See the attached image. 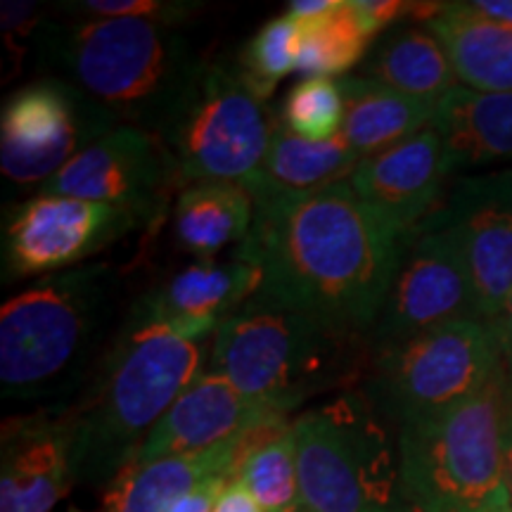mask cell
<instances>
[{
	"label": "cell",
	"mask_w": 512,
	"mask_h": 512,
	"mask_svg": "<svg viewBox=\"0 0 512 512\" xmlns=\"http://www.w3.org/2000/svg\"><path fill=\"white\" fill-rule=\"evenodd\" d=\"M370 363L373 349L363 332L249 299L216 330L207 370L290 415L313 396L354 389Z\"/></svg>",
	"instance_id": "3"
},
{
	"label": "cell",
	"mask_w": 512,
	"mask_h": 512,
	"mask_svg": "<svg viewBox=\"0 0 512 512\" xmlns=\"http://www.w3.org/2000/svg\"><path fill=\"white\" fill-rule=\"evenodd\" d=\"M117 126L121 121L107 107L50 74L5 98L0 169L12 183L43 185Z\"/></svg>",
	"instance_id": "10"
},
{
	"label": "cell",
	"mask_w": 512,
	"mask_h": 512,
	"mask_svg": "<svg viewBox=\"0 0 512 512\" xmlns=\"http://www.w3.org/2000/svg\"><path fill=\"white\" fill-rule=\"evenodd\" d=\"M508 380L399 427L401 486L413 512H489L510 503L503 475Z\"/></svg>",
	"instance_id": "6"
},
{
	"label": "cell",
	"mask_w": 512,
	"mask_h": 512,
	"mask_svg": "<svg viewBox=\"0 0 512 512\" xmlns=\"http://www.w3.org/2000/svg\"><path fill=\"white\" fill-rule=\"evenodd\" d=\"M292 430L306 512H413L401 486L399 446L366 392L337 394L299 415Z\"/></svg>",
	"instance_id": "7"
},
{
	"label": "cell",
	"mask_w": 512,
	"mask_h": 512,
	"mask_svg": "<svg viewBox=\"0 0 512 512\" xmlns=\"http://www.w3.org/2000/svg\"><path fill=\"white\" fill-rule=\"evenodd\" d=\"M342 138L363 159L387 150L432 124L434 102L408 98L366 76H342Z\"/></svg>",
	"instance_id": "24"
},
{
	"label": "cell",
	"mask_w": 512,
	"mask_h": 512,
	"mask_svg": "<svg viewBox=\"0 0 512 512\" xmlns=\"http://www.w3.org/2000/svg\"><path fill=\"white\" fill-rule=\"evenodd\" d=\"M425 223L456 242L479 316L496 320L512 294V166L460 178Z\"/></svg>",
	"instance_id": "14"
},
{
	"label": "cell",
	"mask_w": 512,
	"mask_h": 512,
	"mask_svg": "<svg viewBox=\"0 0 512 512\" xmlns=\"http://www.w3.org/2000/svg\"><path fill=\"white\" fill-rule=\"evenodd\" d=\"M501 446H503V475H505V486H508L510 503H512V396H510V392H508V403H505V415H503Z\"/></svg>",
	"instance_id": "36"
},
{
	"label": "cell",
	"mask_w": 512,
	"mask_h": 512,
	"mask_svg": "<svg viewBox=\"0 0 512 512\" xmlns=\"http://www.w3.org/2000/svg\"><path fill=\"white\" fill-rule=\"evenodd\" d=\"M489 512H512V503H505V505H501V508H494Z\"/></svg>",
	"instance_id": "38"
},
{
	"label": "cell",
	"mask_w": 512,
	"mask_h": 512,
	"mask_svg": "<svg viewBox=\"0 0 512 512\" xmlns=\"http://www.w3.org/2000/svg\"><path fill=\"white\" fill-rule=\"evenodd\" d=\"M465 318L482 316L463 256L444 230L422 223L406 242L394 283L368 332L370 349L392 347Z\"/></svg>",
	"instance_id": "13"
},
{
	"label": "cell",
	"mask_w": 512,
	"mask_h": 512,
	"mask_svg": "<svg viewBox=\"0 0 512 512\" xmlns=\"http://www.w3.org/2000/svg\"><path fill=\"white\" fill-rule=\"evenodd\" d=\"M259 268L233 254V259H200L150 287L131 309L159 320H207L223 323L261 290Z\"/></svg>",
	"instance_id": "19"
},
{
	"label": "cell",
	"mask_w": 512,
	"mask_h": 512,
	"mask_svg": "<svg viewBox=\"0 0 512 512\" xmlns=\"http://www.w3.org/2000/svg\"><path fill=\"white\" fill-rule=\"evenodd\" d=\"M235 479L266 512H306L299 491L297 439L292 425L256 441L242 456Z\"/></svg>",
	"instance_id": "26"
},
{
	"label": "cell",
	"mask_w": 512,
	"mask_h": 512,
	"mask_svg": "<svg viewBox=\"0 0 512 512\" xmlns=\"http://www.w3.org/2000/svg\"><path fill=\"white\" fill-rule=\"evenodd\" d=\"M370 38L363 29L354 0H339L328 17L302 27L299 67L306 79H330L366 62Z\"/></svg>",
	"instance_id": "27"
},
{
	"label": "cell",
	"mask_w": 512,
	"mask_h": 512,
	"mask_svg": "<svg viewBox=\"0 0 512 512\" xmlns=\"http://www.w3.org/2000/svg\"><path fill=\"white\" fill-rule=\"evenodd\" d=\"M138 228L143 221L126 209L38 192L5 211L3 280L72 271Z\"/></svg>",
	"instance_id": "12"
},
{
	"label": "cell",
	"mask_w": 512,
	"mask_h": 512,
	"mask_svg": "<svg viewBox=\"0 0 512 512\" xmlns=\"http://www.w3.org/2000/svg\"><path fill=\"white\" fill-rule=\"evenodd\" d=\"M0 17H3V36L5 46H8V53L12 55V67H15V74L19 72V64H22V53L24 46L29 43L31 36L38 34L41 24V5L36 3H17V0H5L3 10H0Z\"/></svg>",
	"instance_id": "31"
},
{
	"label": "cell",
	"mask_w": 512,
	"mask_h": 512,
	"mask_svg": "<svg viewBox=\"0 0 512 512\" xmlns=\"http://www.w3.org/2000/svg\"><path fill=\"white\" fill-rule=\"evenodd\" d=\"M245 188L254 221L235 256L264 275L254 302L368 335L411 235L389 228L349 181L292 192L252 178Z\"/></svg>",
	"instance_id": "1"
},
{
	"label": "cell",
	"mask_w": 512,
	"mask_h": 512,
	"mask_svg": "<svg viewBox=\"0 0 512 512\" xmlns=\"http://www.w3.org/2000/svg\"><path fill=\"white\" fill-rule=\"evenodd\" d=\"M60 8L67 15L147 19V22L176 29L178 24L197 15L200 3H185V0H76V3H62Z\"/></svg>",
	"instance_id": "30"
},
{
	"label": "cell",
	"mask_w": 512,
	"mask_h": 512,
	"mask_svg": "<svg viewBox=\"0 0 512 512\" xmlns=\"http://www.w3.org/2000/svg\"><path fill=\"white\" fill-rule=\"evenodd\" d=\"M292 422L271 425L242 437H235L223 444L207 448V451L185 453V456H169L152 460V463H136L131 460L124 470L110 482L105 494L107 512H169L178 498L200 486L216 475H230L238 470L240 460L256 441L266 434L285 430Z\"/></svg>",
	"instance_id": "18"
},
{
	"label": "cell",
	"mask_w": 512,
	"mask_h": 512,
	"mask_svg": "<svg viewBox=\"0 0 512 512\" xmlns=\"http://www.w3.org/2000/svg\"><path fill=\"white\" fill-rule=\"evenodd\" d=\"M183 188L162 138L140 126L121 124L43 183L41 192L112 204L136 214L145 228H157Z\"/></svg>",
	"instance_id": "11"
},
{
	"label": "cell",
	"mask_w": 512,
	"mask_h": 512,
	"mask_svg": "<svg viewBox=\"0 0 512 512\" xmlns=\"http://www.w3.org/2000/svg\"><path fill=\"white\" fill-rule=\"evenodd\" d=\"M337 5L339 0H297V3H287L285 15H290L299 27H309V24L335 12Z\"/></svg>",
	"instance_id": "34"
},
{
	"label": "cell",
	"mask_w": 512,
	"mask_h": 512,
	"mask_svg": "<svg viewBox=\"0 0 512 512\" xmlns=\"http://www.w3.org/2000/svg\"><path fill=\"white\" fill-rule=\"evenodd\" d=\"M254 197L245 185L202 181L178 192L171 233L181 252L214 259L230 245H242L252 230Z\"/></svg>",
	"instance_id": "22"
},
{
	"label": "cell",
	"mask_w": 512,
	"mask_h": 512,
	"mask_svg": "<svg viewBox=\"0 0 512 512\" xmlns=\"http://www.w3.org/2000/svg\"><path fill=\"white\" fill-rule=\"evenodd\" d=\"M43 64L107 107L121 124L157 133L200 69L188 38L164 24L128 17H86L43 24L36 34Z\"/></svg>",
	"instance_id": "4"
},
{
	"label": "cell",
	"mask_w": 512,
	"mask_h": 512,
	"mask_svg": "<svg viewBox=\"0 0 512 512\" xmlns=\"http://www.w3.org/2000/svg\"><path fill=\"white\" fill-rule=\"evenodd\" d=\"M214 512H266V510L261 508L259 501H256L245 486L233 477L226 489H223L219 501H216Z\"/></svg>",
	"instance_id": "33"
},
{
	"label": "cell",
	"mask_w": 512,
	"mask_h": 512,
	"mask_svg": "<svg viewBox=\"0 0 512 512\" xmlns=\"http://www.w3.org/2000/svg\"><path fill=\"white\" fill-rule=\"evenodd\" d=\"M451 174L512 162V93L458 86L434 107L430 124Z\"/></svg>",
	"instance_id": "20"
},
{
	"label": "cell",
	"mask_w": 512,
	"mask_h": 512,
	"mask_svg": "<svg viewBox=\"0 0 512 512\" xmlns=\"http://www.w3.org/2000/svg\"><path fill=\"white\" fill-rule=\"evenodd\" d=\"M72 512H83V510H72Z\"/></svg>",
	"instance_id": "39"
},
{
	"label": "cell",
	"mask_w": 512,
	"mask_h": 512,
	"mask_svg": "<svg viewBox=\"0 0 512 512\" xmlns=\"http://www.w3.org/2000/svg\"><path fill=\"white\" fill-rule=\"evenodd\" d=\"M302 27L290 15L266 22L240 50L235 69L254 95L268 100L280 81L299 67Z\"/></svg>",
	"instance_id": "28"
},
{
	"label": "cell",
	"mask_w": 512,
	"mask_h": 512,
	"mask_svg": "<svg viewBox=\"0 0 512 512\" xmlns=\"http://www.w3.org/2000/svg\"><path fill=\"white\" fill-rule=\"evenodd\" d=\"M503 375L496 323L465 318L373 351L366 394L401 427L470 399Z\"/></svg>",
	"instance_id": "9"
},
{
	"label": "cell",
	"mask_w": 512,
	"mask_h": 512,
	"mask_svg": "<svg viewBox=\"0 0 512 512\" xmlns=\"http://www.w3.org/2000/svg\"><path fill=\"white\" fill-rule=\"evenodd\" d=\"M494 323H496V330H498V339H501L505 380H508V392L512 396V294H510L508 304L503 306L501 316H498Z\"/></svg>",
	"instance_id": "35"
},
{
	"label": "cell",
	"mask_w": 512,
	"mask_h": 512,
	"mask_svg": "<svg viewBox=\"0 0 512 512\" xmlns=\"http://www.w3.org/2000/svg\"><path fill=\"white\" fill-rule=\"evenodd\" d=\"M219 323L159 320L128 309L119 335L74 406L76 482H105L138 456L147 434L209 366Z\"/></svg>",
	"instance_id": "2"
},
{
	"label": "cell",
	"mask_w": 512,
	"mask_h": 512,
	"mask_svg": "<svg viewBox=\"0 0 512 512\" xmlns=\"http://www.w3.org/2000/svg\"><path fill=\"white\" fill-rule=\"evenodd\" d=\"M280 121L306 140L337 138L344 124V98L332 79H304L287 93Z\"/></svg>",
	"instance_id": "29"
},
{
	"label": "cell",
	"mask_w": 512,
	"mask_h": 512,
	"mask_svg": "<svg viewBox=\"0 0 512 512\" xmlns=\"http://www.w3.org/2000/svg\"><path fill=\"white\" fill-rule=\"evenodd\" d=\"M470 5L482 12V15H489L494 19H501L505 24H512V0H475V3Z\"/></svg>",
	"instance_id": "37"
},
{
	"label": "cell",
	"mask_w": 512,
	"mask_h": 512,
	"mask_svg": "<svg viewBox=\"0 0 512 512\" xmlns=\"http://www.w3.org/2000/svg\"><path fill=\"white\" fill-rule=\"evenodd\" d=\"M358 74L434 105L458 86L451 60L427 24H399L384 31Z\"/></svg>",
	"instance_id": "23"
},
{
	"label": "cell",
	"mask_w": 512,
	"mask_h": 512,
	"mask_svg": "<svg viewBox=\"0 0 512 512\" xmlns=\"http://www.w3.org/2000/svg\"><path fill=\"white\" fill-rule=\"evenodd\" d=\"M287 415L249 399L223 375L204 373L178 396L140 446L136 463L207 451L242 434L283 425Z\"/></svg>",
	"instance_id": "16"
},
{
	"label": "cell",
	"mask_w": 512,
	"mask_h": 512,
	"mask_svg": "<svg viewBox=\"0 0 512 512\" xmlns=\"http://www.w3.org/2000/svg\"><path fill=\"white\" fill-rule=\"evenodd\" d=\"M280 117L245 86L235 64L202 60L157 136L171 152L183 185H245L259 174Z\"/></svg>",
	"instance_id": "8"
},
{
	"label": "cell",
	"mask_w": 512,
	"mask_h": 512,
	"mask_svg": "<svg viewBox=\"0 0 512 512\" xmlns=\"http://www.w3.org/2000/svg\"><path fill=\"white\" fill-rule=\"evenodd\" d=\"M427 29L444 46L458 83L512 93V24L482 15L470 3H444Z\"/></svg>",
	"instance_id": "21"
},
{
	"label": "cell",
	"mask_w": 512,
	"mask_h": 512,
	"mask_svg": "<svg viewBox=\"0 0 512 512\" xmlns=\"http://www.w3.org/2000/svg\"><path fill=\"white\" fill-rule=\"evenodd\" d=\"M448 171L444 147L432 126L363 159L349 185L396 233L408 238L444 202Z\"/></svg>",
	"instance_id": "15"
},
{
	"label": "cell",
	"mask_w": 512,
	"mask_h": 512,
	"mask_svg": "<svg viewBox=\"0 0 512 512\" xmlns=\"http://www.w3.org/2000/svg\"><path fill=\"white\" fill-rule=\"evenodd\" d=\"M119 273L105 261L46 275L0 311V387L22 401L67 392L105 337Z\"/></svg>",
	"instance_id": "5"
},
{
	"label": "cell",
	"mask_w": 512,
	"mask_h": 512,
	"mask_svg": "<svg viewBox=\"0 0 512 512\" xmlns=\"http://www.w3.org/2000/svg\"><path fill=\"white\" fill-rule=\"evenodd\" d=\"M0 456V512L53 510L76 482L67 411L50 408L10 418Z\"/></svg>",
	"instance_id": "17"
},
{
	"label": "cell",
	"mask_w": 512,
	"mask_h": 512,
	"mask_svg": "<svg viewBox=\"0 0 512 512\" xmlns=\"http://www.w3.org/2000/svg\"><path fill=\"white\" fill-rule=\"evenodd\" d=\"M361 162L363 157L351 150L342 133L325 143H316L297 136L283 121H278L264 164L254 178L280 190H320L349 181Z\"/></svg>",
	"instance_id": "25"
},
{
	"label": "cell",
	"mask_w": 512,
	"mask_h": 512,
	"mask_svg": "<svg viewBox=\"0 0 512 512\" xmlns=\"http://www.w3.org/2000/svg\"><path fill=\"white\" fill-rule=\"evenodd\" d=\"M233 477L235 472L207 479V482H202L200 486H195V489L188 491L183 498H178V501L169 508V512H214L216 501H219L223 489H226Z\"/></svg>",
	"instance_id": "32"
}]
</instances>
